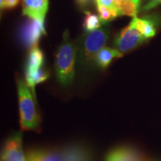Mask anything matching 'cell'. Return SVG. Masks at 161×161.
<instances>
[{
  "instance_id": "6da1fadb",
  "label": "cell",
  "mask_w": 161,
  "mask_h": 161,
  "mask_svg": "<svg viewBox=\"0 0 161 161\" xmlns=\"http://www.w3.org/2000/svg\"><path fill=\"white\" fill-rule=\"evenodd\" d=\"M77 45L70 39L68 30L63 36V41L56 52L55 69L58 82L64 86L71 85L75 75Z\"/></svg>"
},
{
  "instance_id": "7a4b0ae2",
  "label": "cell",
  "mask_w": 161,
  "mask_h": 161,
  "mask_svg": "<svg viewBox=\"0 0 161 161\" xmlns=\"http://www.w3.org/2000/svg\"><path fill=\"white\" fill-rule=\"evenodd\" d=\"M109 34V28L102 26L100 29L82 36L77 44V60L80 67L88 69L95 66L96 56L104 47Z\"/></svg>"
},
{
  "instance_id": "3957f363",
  "label": "cell",
  "mask_w": 161,
  "mask_h": 161,
  "mask_svg": "<svg viewBox=\"0 0 161 161\" xmlns=\"http://www.w3.org/2000/svg\"><path fill=\"white\" fill-rule=\"evenodd\" d=\"M17 85L21 130L23 131L38 130L40 126V118L34 100L35 97L22 78H17Z\"/></svg>"
},
{
  "instance_id": "277c9868",
  "label": "cell",
  "mask_w": 161,
  "mask_h": 161,
  "mask_svg": "<svg viewBox=\"0 0 161 161\" xmlns=\"http://www.w3.org/2000/svg\"><path fill=\"white\" fill-rule=\"evenodd\" d=\"M45 56L38 46L30 50L25 68V83L35 97V87L38 84L46 81L49 72L43 68Z\"/></svg>"
},
{
  "instance_id": "5b68a950",
  "label": "cell",
  "mask_w": 161,
  "mask_h": 161,
  "mask_svg": "<svg viewBox=\"0 0 161 161\" xmlns=\"http://www.w3.org/2000/svg\"><path fill=\"white\" fill-rule=\"evenodd\" d=\"M146 40V38L129 24L116 34L113 45L114 49L125 54L136 49Z\"/></svg>"
},
{
  "instance_id": "8992f818",
  "label": "cell",
  "mask_w": 161,
  "mask_h": 161,
  "mask_svg": "<svg viewBox=\"0 0 161 161\" xmlns=\"http://www.w3.org/2000/svg\"><path fill=\"white\" fill-rule=\"evenodd\" d=\"M44 21L45 19L29 18L22 26L20 37L26 47L31 49L38 46L40 38L46 34Z\"/></svg>"
},
{
  "instance_id": "52a82bcc",
  "label": "cell",
  "mask_w": 161,
  "mask_h": 161,
  "mask_svg": "<svg viewBox=\"0 0 161 161\" xmlns=\"http://www.w3.org/2000/svg\"><path fill=\"white\" fill-rule=\"evenodd\" d=\"M1 157L6 161H26L23 149L22 133H14L6 140Z\"/></svg>"
},
{
  "instance_id": "ba28073f",
  "label": "cell",
  "mask_w": 161,
  "mask_h": 161,
  "mask_svg": "<svg viewBox=\"0 0 161 161\" xmlns=\"http://www.w3.org/2000/svg\"><path fill=\"white\" fill-rule=\"evenodd\" d=\"M105 161H150L140 151L128 146L113 148L107 154Z\"/></svg>"
},
{
  "instance_id": "9c48e42d",
  "label": "cell",
  "mask_w": 161,
  "mask_h": 161,
  "mask_svg": "<svg viewBox=\"0 0 161 161\" xmlns=\"http://www.w3.org/2000/svg\"><path fill=\"white\" fill-rule=\"evenodd\" d=\"M23 15L29 18L45 19L49 10V0H23Z\"/></svg>"
},
{
  "instance_id": "30bf717a",
  "label": "cell",
  "mask_w": 161,
  "mask_h": 161,
  "mask_svg": "<svg viewBox=\"0 0 161 161\" xmlns=\"http://www.w3.org/2000/svg\"><path fill=\"white\" fill-rule=\"evenodd\" d=\"M63 161H92V151L83 144H69L63 146Z\"/></svg>"
},
{
  "instance_id": "8fae6325",
  "label": "cell",
  "mask_w": 161,
  "mask_h": 161,
  "mask_svg": "<svg viewBox=\"0 0 161 161\" xmlns=\"http://www.w3.org/2000/svg\"><path fill=\"white\" fill-rule=\"evenodd\" d=\"M130 25L136 29L146 39H149L156 35V24L152 17H133Z\"/></svg>"
},
{
  "instance_id": "7c38bea8",
  "label": "cell",
  "mask_w": 161,
  "mask_h": 161,
  "mask_svg": "<svg viewBox=\"0 0 161 161\" xmlns=\"http://www.w3.org/2000/svg\"><path fill=\"white\" fill-rule=\"evenodd\" d=\"M37 161H63V147L30 151L27 153Z\"/></svg>"
},
{
  "instance_id": "4fadbf2b",
  "label": "cell",
  "mask_w": 161,
  "mask_h": 161,
  "mask_svg": "<svg viewBox=\"0 0 161 161\" xmlns=\"http://www.w3.org/2000/svg\"><path fill=\"white\" fill-rule=\"evenodd\" d=\"M123 54L116 49L110 47H104L98 52L95 58V66L102 69L108 67L112 60L115 58H122Z\"/></svg>"
},
{
  "instance_id": "5bb4252c",
  "label": "cell",
  "mask_w": 161,
  "mask_h": 161,
  "mask_svg": "<svg viewBox=\"0 0 161 161\" xmlns=\"http://www.w3.org/2000/svg\"><path fill=\"white\" fill-rule=\"evenodd\" d=\"M116 6L119 13V17L121 16L136 17V14L140 8V4L134 0H118Z\"/></svg>"
},
{
  "instance_id": "9a60e30c",
  "label": "cell",
  "mask_w": 161,
  "mask_h": 161,
  "mask_svg": "<svg viewBox=\"0 0 161 161\" xmlns=\"http://www.w3.org/2000/svg\"><path fill=\"white\" fill-rule=\"evenodd\" d=\"M85 17H84L83 27L86 33L93 31L102 27V22L98 16L92 14L90 11H84Z\"/></svg>"
},
{
  "instance_id": "2e32d148",
  "label": "cell",
  "mask_w": 161,
  "mask_h": 161,
  "mask_svg": "<svg viewBox=\"0 0 161 161\" xmlns=\"http://www.w3.org/2000/svg\"><path fill=\"white\" fill-rule=\"evenodd\" d=\"M96 6H97L98 17H99L101 22L103 25L110 23L113 19L119 17V13L118 10L106 7V6L101 5H98Z\"/></svg>"
},
{
  "instance_id": "e0dca14e",
  "label": "cell",
  "mask_w": 161,
  "mask_h": 161,
  "mask_svg": "<svg viewBox=\"0 0 161 161\" xmlns=\"http://www.w3.org/2000/svg\"><path fill=\"white\" fill-rule=\"evenodd\" d=\"M21 0H0L1 9H11L17 7Z\"/></svg>"
},
{
  "instance_id": "ac0fdd59",
  "label": "cell",
  "mask_w": 161,
  "mask_h": 161,
  "mask_svg": "<svg viewBox=\"0 0 161 161\" xmlns=\"http://www.w3.org/2000/svg\"><path fill=\"white\" fill-rule=\"evenodd\" d=\"M96 5H101L106 6V7L110 8L112 9H117V3L118 0H95Z\"/></svg>"
},
{
  "instance_id": "d6986e66",
  "label": "cell",
  "mask_w": 161,
  "mask_h": 161,
  "mask_svg": "<svg viewBox=\"0 0 161 161\" xmlns=\"http://www.w3.org/2000/svg\"><path fill=\"white\" fill-rule=\"evenodd\" d=\"M161 4V0H148V3L143 6V11H148L152 9L153 8L156 7L157 5Z\"/></svg>"
},
{
  "instance_id": "ffe728a7",
  "label": "cell",
  "mask_w": 161,
  "mask_h": 161,
  "mask_svg": "<svg viewBox=\"0 0 161 161\" xmlns=\"http://www.w3.org/2000/svg\"><path fill=\"white\" fill-rule=\"evenodd\" d=\"M94 0H75L77 5L79 6L80 8H86L91 5Z\"/></svg>"
},
{
  "instance_id": "44dd1931",
  "label": "cell",
  "mask_w": 161,
  "mask_h": 161,
  "mask_svg": "<svg viewBox=\"0 0 161 161\" xmlns=\"http://www.w3.org/2000/svg\"><path fill=\"white\" fill-rule=\"evenodd\" d=\"M26 161H37L35 158L30 155L29 154H26Z\"/></svg>"
},
{
  "instance_id": "7402d4cb",
  "label": "cell",
  "mask_w": 161,
  "mask_h": 161,
  "mask_svg": "<svg viewBox=\"0 0 161 161\" xmlns=\"http://www.w3.org/2000/svg\"><path fill=\"white\" fill-rule=\"evenodd\" d=\"M1 161H6V160H5V158H3V157H1Z\"/></svg>"
},
{
  "instance_id": "603a6c76",
  "label": "cell",
  "mask_w": 161,
  "mask_h": 161,
  "mask_svg": "<svg viewBox=\"0 0 161 161\" xmlns=\"http://www.w3.org/2000/svg\"><path fill=\"white\" fill-rule=\"evenodd\" d=\"M134 1L137 2V3H140H140H141V1H140V0H134Z\"/></svg>"
},
{
  "instance_id": "cb8c5ba5",
  "label": "cell",
  "mask_w": 161,
  "mask_h": 161,
  "mask_svg": "<svg viewBox=\"0 0 161 161\" xmlns=\"http://www.w3.org/2000/svg\"><path fill=\"white\" fill-rule=\"evenodd\" d=\"M150 161H152V160H150Z\"/></svg>"
},
{
  "instance_id": "d4e9b609",
  "label": "cell",
  "mask_w": 161,
  "mask_h": 161,
  "mask_svg": "<svg viewBox=\"0 0 161 161\" xmlns=\"http://www.w3.org/2000/svg\"><path fill=\"white\" fill-rule=\"evenodd\" d=\"M140 1H141V0H140Z\"/></svg>"
}]
</instances>
